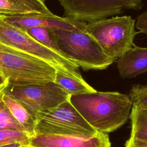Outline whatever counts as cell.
<instances>
[{
    "label": "cell",
    "mask_w": 147,
    "mask_h": 147,
    "mask_svg": "<svg viewBox=\"0 0 147 147\" xmlns=\"http://www.w3.org/2000/svg\"><path fill=\"white\" fill-rule=\"evenodd\" d=\"M5 86L0 88V130L9 129L24 131L21 125L12 115L3 100L2 96Z\"/></svg>",
    "instance_id": "2e32d148"
},
{
    "label": "cell",
    "mask_w": 147,
    "mask_h": 147,
    "mask_svg": "<svg viewBox=\"0 0 147 147\" xmlns=\"http://www.w3.org/2000/svg\"><path fill=\"white\" fill-rule=\"evenodd\" d=\"M7 80L0 74V88L5 86L7 84Z\"/></svg>",
    "instance_id": "603a6c76"
},
{
    "label": "cell",
    "mask_w": 147,
    "mask_h": 147,
    "mask_svg": "<svg viewBox=\"0 0 147 147\" xmlns=\"http://www.w3.org/2000/svg\"><path fill=\"white\" fill-rule=\"evenodd\" d=\"M1 17L7 22L22 30L33 27H44L54 30H84L87 24L68 17H61L55 14L49 16L39 14L14 16L1 14Z\"/></svg>",
    "instance_id": "9c48e42d"
},
{
    "label": "cell",
    "mask_w": 147,
    "mask_h": 147,
    "mask_svg": "<svg viewBox=\"0 0 147 147\" xmlns=\"http://www.w3.org/2000/svg\"><path fill=\"white\" fill-rule=\"evenodd\" d=\"M135 24L130 16H116L88 22L85 30L107 57L116 60L135 45Z\"/></svg>",
    "instance_id": "3957f363"
},
{
    "label": "cell",
    "mask_w": 147,
    "mask_h": 147,
    "mask_svg": "<svg viewBox=\"0 0 147 147\" xmlns=\"http://www.w3.org/2000/svg\"><path fill=\"white\" fill-rule=\"evenodd\" d=\"M22 30L40 43L63 55L59 48L53 29L44 27H33Z\"/></svg>",
    "instance_id": "9a60e30c"
},
{
    "label": "cell",
    "mask_w": 147,
    "mask_h": 147,
    "mask_svg": "<svg viewBox=\"0 0 147 147\" xmlns=\"http://www.w3.org/2000/svg\"><path fill=\"white\" fill-rule=\"evenodd\" d=\"M56 70L43 60L0 41V74L10 84L55 82Z\"/></svg>",
    "instance_id": "7a4b0ae2"
},
{
    "label": "cell",
    "mask_w": 147,
    "mask_h": 147,
    "mask_svg": "<svg viewBox=\"0 0 147 147\" xmlns=\"http://www.w3.org/2000/svg\"><path fill=\"white\" fill-rule=\"evenodd\" d=\"M0 41L23 52L40 59L57 71L80 75L79 66L64 56L40 43L22 29L5 21L0 13Z\"/></svg>",
    "instance_id": "5b68a950"
},
{
    "label": "cell",
    "mask_w": 147,
    "mask_h": 147,
    "mask_svg": "<svg viewBox=\"0 0 147 147\" xmlns=\"http://www.w3.org/2000/svg\"><path fill=\"white\" fill-rule=\"evenodd\" d=\"M29 7L37 14L52 16L54 14L48 9L44 2L39 0H13Z\"/></svg>",
    "instance_id": "ffe728a7"
},
{
    "label": "cell",
    "mask_w": 147,
    "mask_h": 147,
    "mask_svg": "<svg viewBox=\"0 0 147 147\" xmlns=\"http://www.w3.org/2000/svg\"><path fill=\"white\" fill-rule=\"evenodd\" d=\"M69 101L94 129L106 134L127 122L133 106L129 95L117 91L71 95Z\"/></svg>",
    "instance_id": "6da1fadb"
},
{
    "label": "cell",
    "mask_w": 147,
    "mask_h": 147,
    "mask_svg": "<svg viewBox=\"0 0 147 147\" xmlns=\"http://www.w3.org/2000/svg\"><path fill=\"white\" fill-rule=\"evenodd\" d=\"M55 82L62 87L69 95L90 93L96 91L85 81L81 74H65L56 71Z\"/></svg>",
    "instance_id": "4fadbf2b"
},
{
    "label": "cell",
    "mask_w": 147,
    "mask_h": 147,
    "mask_svg": "<svg viewBox=\"0 0 147 147\" xmlns=\"http://www.w3.org/2000/svg\"><path fill=\"white\" fill-rule=\"evenodd\" d=\"M0 13L11 16L37 14L29 7L13 0H0Z\"/></svg>",
    "instance_id": "ac0fdd59"
},
{
    "label": "cell",
    "mask_w": 147,
    "mask_h": 147,
    "mask_svg": "<svg viewBox=\"0 0 147 147\" xmlns=\"http://www.w3.org/2000/svg\"><path fill=\"white\" fill-rule=\"evenodd\" d=\"M27 147H111L108 134L98 131L91 136L37 134Z\"/></svg>",
    "instance_id": "30bf717a"
},
{
    "label": "cell",
    "mask_w": 147,
    "mask_h": 147,
    "mask_svg": "<svg viewBox=\"0 0 147 147\" xmlns=\"http://www.w3.org/2000/svg\"><path fill=\"white\" fill-rule=\"evenodd\" d=\"M129 118L131 122L130 137L147 140V106L133 105Z\"/></svg>",
    "instance_id": "5bb4252c"
},
{
    "label": "cell",
    "mask_w": 147,
    "mask_h": 147,
    "mask_svg": "<svg viewBox=\"0 0 147 147\" xmlns=\"http://www.w3.org/2000/svg\"><path fill=\"white\" fill-rule=\"evenodd\" d=\"M129 96L133 105H142L147 106V85H133Z\"/></svg>",
    "instance_id": "d6986e66"
},
{
    "label": "cell",
    "mask_w": 147,
    "mask_h": 147,
    "mask_svg": "<svg viewBox=\"0 0 147 147\" xmlns=\"http://www.w3.org/2000/svg\"><path fill=\"white\" fill-rule=\"evenodd\" d=\"M37 119L36 136H91L98 132L83 118L69 99L53 109L37 114Z\"/></svg>",
    "instance_id": "8992f818"
},
{
    "label": "cell",
    "mask_w": 147,
    "mask_h": 147,
    "mask_svg": "<svg viewBox=\"0 0 147 147\" xmlns=\"http://www.w3.org/2000/svg\"><path fill=\"white\" fill-rule=\"evenodd\" d=\"M31 137L25 131L15 129L0 130V146L20 143L28 145Z\"/></svg>",
    "instance_id": "e0dca14e"
},
{
    "label": "cell",
    "mask_w": 147,
    "mask_h": 147,
    "mask_svg": "<svg viewBox=\"0 0 147 147\" xmlns=\"http://www.w3.org/2000/svg\"><path fill=\"white\" fill-rule=\"evenodd\" d=\"M4 93L25 106L36 117L38 113L58 106L71 96L55 82L26 84L7 83Z\"/></svg>",
    "instance_id": "52a82bcc"
},
{
    "label": "cell",
    "mask_w": 147,
    "mask_h": 147,
    "mask_svg": "<svg viewBox=\"0 0 147 147\" xmlns=\"http://www.w3.org/2000/svg\"><path fill=\"white\" fill-rule=\"evenodd\" d=\"M39 1H41V2H44L46 0H39Z\"/></svg>",
    "instance_id": "d4e9b609"
},
{
    "label": "cell",
    "mask_w": 147,
    "mask_h": 147,
    "mask_svg": "<svg viewBox=\"0 0 147 147\" xmlns=\"http://www.w3.org/2000/svg\"><path fill=\"white\" fill-rule=\"evenodd\" d=\"M62 55L84 71L103 70L115 60L107 57L101 48L85 30H54Z\"/></svg>",
    "instance_id": "277c9868"
},
{
    "label": "cell",
    "mask_w": 147,
    "mask_h": 147,
    "mask_svg": "<svg viewBox=\"0 0 147 147\" xmlns=\"http://www.w3.org/2000/svg\"><path fill=\"white\" fill-rule=\"evenodd\" d=\"M65 17L86 22L121 14L124 9L140 10L142 0H58Z\"/></svg>",
    "instance_id": "ba28073f"
},
{
    "label": "cell",
    "mask_w": 147,
    "mask_h": 147,
    "mask_svg": "<svg viewBox=\"0 0 147 147\" xmlns=\"http://www.w3.org/2000/svg\"><path fill=\"white\" fill-rule=\"evenodd\" d=\"M2 99L12 115L31 137L36 136L37 117L25 106L3 92Z\"/></svg>",
    "instance_id": "7c38bea8"
},
{
    "label": "cell",
    "mask_w": 147,
    "mask_h": 147,
    "mask_svg": "<svg viewBox=\"0 0 147 147\" xmlns=\"http://www.w3.org/2000/svg\"><path fill=\"white\" fill-rule=\"evenodd\" d=\"M135 26L140 32L147 34V10L137 17Z\"/></svg>",
    "instance_id": "44dd1931"
},
{
    "label": "cell",
    "mask_w": 147,
    "mask_h": 147,
    "mask_svg": "<svg viewBox=\"0 0 147 147\" xmlns=\"http://www.w3.org/2000/svg\"><path fill=\"white\" fill-rule=\"evenodd\" d=\"M0 147H26V145L25 144H23L16 143V144H9V145L2 146Z\"/></svg>",
    "instance_id": "cb8c5ba5"
},
{
    "label": "cell",
    "mask_w": 147,
    "mask_h": 147,
    "mask_svg": "<svg viewBox=\"0 0 147 147\" xmlns=\"http://www.w3.org/2000/svg\"><path fill=\"white\" fill-rule=\"evenodd\" d=\"M117 67L123 78H132L147 71V48L134 45L118 58Z\"/></svg>",
    "instance_id": "8fae6325"
},
{
    "label": "cell",
    "mask_w": 147,
    "mask_h": 147,
    "mask_svg": "<svg viewBox=\"0 0 147 147\" xmlns=\"http://www.w3.org/2000/svg\"><path fill=\"white\" fill-rule=\"evenodd\" d=\"M125 147H147V140L129 137L125 144Z\"/></svg>",
    "instance_id": "7402d4cb"
}]
</instances>
